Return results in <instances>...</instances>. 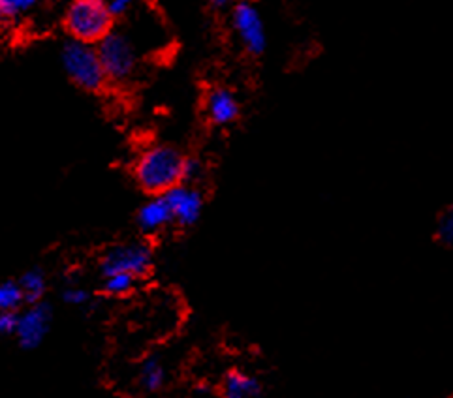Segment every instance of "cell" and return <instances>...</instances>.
<instances>
[{
    "instance_id": "cell-1",
    "label": "cell",
    "mask_w": 453,
    "mask_h": 398,
    "mask_svg": "<svg viewBox=\"0 0 453 398\" xmlns=\"http://www.w3.org/2000/svg\"><path fill=\"white\" fill-rule=\"evenodd\" d=\"M185 155L173 145H150L134 162V179L149 195L165 194L183 182Z\"/></svg>"
},
{
    "instance_id": "cell-2",
    "label": "cell",
    "mask_w": 453,
    "mask_h": 398,
    "mask_svg": "<svg viewBox=\"0 0 453 398\" xmlns=\"http://www.w3.org/2000/svg\"><path fill=\"white\" fill-rule=\"evenodd\" d=\"M105 0H72L65 11V28L72 40L96 45L113 30Z\"/></svg>"
},
{
    "instance_id": "cell-3",
    "label": "cell",
    "mask_w": 453,
    "mask_h": 398,
    "mask_svg": "<svg viewBox=\"0 0 453 398\" xmlns=\"http://www.w3.org/2000/svg\"><path fill=\"white\" fill-rule=\"evenodd\" d=\"M60 63L68 80L87 93H100L108 85L104 68L96 53V45L68 40L60 50Z\"/></svg>"
},
{
    "instance_id": "cell-4",
    "label": "cell",
    "mask_w": 453,
    "mask_h": 398,
    "mask_svg": "<svg viewBox=\"0 0 453 398\" xmlns=\"http://www.w3.org/2000/svg\"><path fill=\"white\" fill-rule=\"evenodd\" d=\"M155 267V252L153 247L145 241H127L110 247L100 257V274L108 277V274L125 272L132 274L138 280L147 279Z\"/></svg>"
},
{
    "instance_id": "cell-5",
    "label": "cell",
    "mask_w": 453,
    "mask_h": 398,
    "mask_svg": "<svg viewBox=\"0 0 453 398\" xmlns=\"http://www.w3.org/2000/svg\"><path fill=\"white\" fill-rule=\"evenodd\" d=\"M96 53L108 83H127L138 68V51L134 42L119 30H111L96 43Z\"/></svg>"
},
{
    "instance_id": "cell-6",
    "label": "cell",
    "mask_w": 453,
    "mask_h": 398,
    "mask_svg": "<svg viewBox=\"0 0 453 398\" xmlns=\"http://www.w3.org/2000/svg\"><path fill=\"white\" fill-rule=\"evenodd\" d=\"M232 28L237 40L243 45V50L252 55L260 57L267 50V33L262 19L260 10L254 3L239 0L232 10Z\"/></svg>"
},
{
    "instance_id": "cell-7",
    "label": "cell",
    "mask_w": 453,
    "mask_h": 398,
    "mask_svg": "<svg viewBox=\"0 0 453 398\" xmlns=\"http://www.w3.org/2000/svg\"><path fill=\"white\" fill-rule=\"evenodd\" d=\"M53 324V309L45 301L25 304L18 314V329L13 339L18 341L19 348L25 351H33L48 339Z\"/></svg>"
},
{
    "instance_id": "cell-8",
    "label": "cell",
    "mask_w": 453,
    "mask_h": 398,
    "mask_svg": "<svg viewBox=\"0 0 453 398\" xmlns=\"http://www.w3.org/2000/svg\"><path fill=\"white\" fill-rule=\"evenodd\" d=\"M162 195L170 207L175 226L192 227L194 224H198L205 207L203 192L198 187L190 185V182H179L177 187L170 188Z\"/></svg>"
},
{
    "instance_id": "cell-9",
    "label": "cell",
    "mask_w": 453,
    "mask_h": 398,
    "mask_svg": "<svg viewBox=\"0 0 453 398\" xmlns=\"http://www.w3.org/2000/svg\"><path fill=\"white\" fill-rule=\"evenodd\" d=\"M203 113L211 126H217V128L230 126L241 115L239 98L228 87H213L205 95Z\"/></svg>"
},
{
    "instance_id": "cell-10",
    "label": "cell",
    "mask_w": 453,
    "mask_h": 398,
    "mask_svg": "<svg viewBox=\"0 0 453 398\" xmlns=\"http://www.w3.org/2000/svg\"><path fill=\"white\" fill-rule=\"evenodd\" d=\"M135 224L145 235H157L162 229L173 224L172 212L164 195H150L147 202L135 212Z\"/></svg>"
},
{
    "instance_id": "cell-11",
    "label": "cell",
    "mask_w": 453,
    "mask_h": 398,
    "mask_svg": "<svg viewBox=\"0 0 453 398\" xmlns=\"http://www.w3.org/2000/svg\"><path fill=\"white\" fill-rule=\"evenodd\" d=\"M224 398H262L260 379L239 369H232L222 379Z\"/></svg>"
},
{
    "instance_id": "cell-12",
    "label": "cell",
    "mask_w": 453,
    "mask_h": 398,
    "mask_svg": "<svg viewBox=\"0 0 453 398\" xmlns=\"http://www.w3.org/2000/svg\"><path fill=\"white\" fill-rule=\"evenodd\" d=\"M168 381V369L158 356H149L138 369V386L147 394H157Z\"/></svg>"
},
{
    "instance_id": "cell-13",
    "label": "cell",
    "mask_w": 453,
    "mask_h": 398,
    "mask_svg": "<svg viewBox=\"0 0 453 398\" xmlns=\"http://www.w3.org/2000/svg\"><path fill=\"white\" fill-rule=\"evenodd\" d=\"M18 284L21 287L25 304L40 302L45 299V294H48V274L40 267L27 269L18 279Z\"/></svg>"
},
{
    "instance_id": "cell-14",
    "label": "cell",
    "mask_w": 453,
    "mask_h": 398,
    "mask_svg": "<svg viewBox=\"0 0 453 398\" xmlns=\"http://www.w3.org/2000/svg\"><path fill=\"white\" fill-rule=\"evenodd\" d=\"M138 282L140 280L132 277V274H125V272L108 274V277H102V294L105 297H113V299L128 297L130 294L135 292Z\"/></svg>"
},
{
    "instance_id": "cell-15",
    "label": "cell",
    "mask_w": 453,
    "mask_h": 398,
    "mask_svg": "<svg viewBox=\"0 0 453 398\" xmlns=\"http://www.w3.org/2000/svg\"><path fill=\"white\" fill-rule=\"evenodd\" d=\"M40 0H0V23L18 21L23 15L33 11Z\"/></svg>"
},
{
    "instance_id": "cell-16",
    "label": "cell",
    "mask_w": 453,
    "mask_h": 398,
    "mask_svg": "<svg viewBox=\"0 0 453 398\" xmlns=\"http://www.w3.org/2000/svg\"><path fill=\"white\" fill-rule=\"evenodd\" d=\"M25 299L18 280L0 282V310H21Z\"/></svg>"
},
{
    "instance_id": "cell-17",
    "label": "cell",
    "mask_w": 453,
    "mask_h": 398,
    "mask_svg": "<svg viewBox=\"0 0 453 398\" xmlns=\"http://www.w3.org/2000/svg\"><path fill=\"white\" fill-rule=\"evenodd\" d=\"M60 297H63L65 304L73 306V309H83V306L90 304V301H93V294H90L88 289L83 287L80 282H68Z\"/></svg>"
},
{
    "instance_id": "cell-18",
    "label": "cell",
    "mask_w": 453,
    "mask_h": 398,
    "mask_svg": "<svg viewBox=\"0 0 453 398\" xmlns=\"http://www.w3.org/2000/svg\"><path fill=\"white\" fill-rule=\"evenodd\" d=\"M203 175V164L198 158L185 157L183 162V182H190V185H196Z\"/></svg>"
},
{
    "instance_id": "cell-19",
    "label": "cell",
    "mask_w": 453,
    "mask_h": 398,
    "mask_svg": "<svg viewBox=\"0 0 453 398\" xmlns=\"http://www.w3.org/2000/svg\"><path fill=\"white\" fill-rule=\"evenodd\" d=\"M19 310H0V336H13Z\"/></svg>"
},
{
    "instance_id": "cell-20",
    "label": "cell",
    "mask_w": 453,
    "mask_h": 398,
    "mask_svg": "<svg viewBox=\"0 0 453 398\" xmlns=\"http://www.w3.org/2000/svg\"><path fill=\"white\" fill-rule=\"evenodd\" d=\"M135 3H138V0H105V4H108V10H110L113 19L125 18L127 13L132 11Z\"/></svg>"
},
{
    "instance_id": "cell-21",
    "label": "cell",
    "mask_w": 453,
    "mask_h": 398,
    "mask_svg": "<svg viewBox=\"0 0 453 398\" xmlns=\"http://www.w3.org/2000/svg\"><path fill=\"white\" fill-rule=\"evenodd\" d=\"M439 237L446 244H451V241H453V218H451V212L446 214V217L439 222Z\"/></svg>"
},
{
    "instance_id": "cell-22",
    "label": "cell",
    "mask_w": 453,
    "mask_h": 398,
    "mask_svg": "<svg viewBox=\"0 0 453 398\" xmlns=\"http://www.w3.org/2000/svg\"><path fill=\"white\" fill-rule=\"evenodd\" d=\"M209 4L215 10H226L228 6L234 4V0H209Z\"/></svg>"
}]
</instances>
